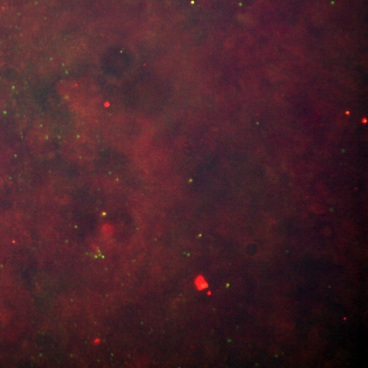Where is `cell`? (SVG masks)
<instances>
[{"label":"cell","instance_id":"7a4b0ae2","mask_svg":"<svg viewBox=\"0 0 368 368\" xmlns=\"http://www.w3.org/2000/svg\"><path fill=\"white\" fill-rule=\"evenodd\" d=\"M100 340L97 339L96 340V341H95V344H96V345H98L99 343H100Z\"/></svg>","mask_w":368,"mask_h":368},{"label":"cell","instance_id":"6da1fadb","mask_svg":"<svg viewBox=\"0 0 368 368\" xmlns=\"http://www.w3.org/2000/svg\"><path fill=\"white\" fill-rule=\"evenodd\" d=\"M194 285L199 291H203L208 288V284H207L205 278L202 275H199L195 278Z\"/></svg>","mask_w":368,"mask_h":368},{"label":"cell","instance_id":"3957f363","mask_svg":"<svg viewBox=\"0 0 368 368\" xmlns=\"http://www.w3.org/2000/svg\"><path fill=\"white\" fill-rule=\"evenodd\" d=\"M211 294H212V293H211V291H208V292H207V295H210Z\"/></svg>","mask_w":368,"mask_h":368}]
</instances>
